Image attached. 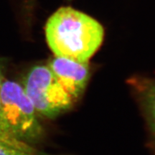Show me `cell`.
I'll return each instance as SVG.
<instances>
[{"instance_id":"6da1fadb","label":"cell","mask_w":155,"mask_h":155,"mask_svg":"<svg viewBox=\"0 0 155 155\" xmlns=\"http://www.w3.org/2000/svg\"><path fill=\"white\" fill-rule=\"evenodd\" d=\"M45 37L56 57L88 63L101 45L104 30L89 15L72 7H63L48 19Z\"/></svg>"},{"instance_id":"7a4b0ae2","label":"cell","mask_w":155,"mask_h":155,"mask_svg":"<svg viewBox=\"0 0 155 155\" xmlns=\"http://www.w3.org/2000/svg\"><path fill=\"white\" fill-rule=\"evenodd\" d=\"M0 101L4 120L15 138L29 144L42 138L43 128L22 85L5 78Z\"/></svg>"},{"instance_id":"3957f363","label":"cell","mask_w":155,"mask_h":155,"mask_svg":"<svg viewBox=\"0 0 155 155\" xmlns=\"http://www.w3.org/2000/svg\"><path fill=\"white\" fill-rule=\"evenodd\" d=\"M22 86L37 114L48 119H55L75 104L48 65L32 68Z\"/></svg>"},{"instance_id":"277c9868","label":"cell","mask_w":155,"mask_h":155,"mask_svg":"<svg viewBox=\"0 0 155 155\" xmlns=\"http://www.w3.org/2000/svg\"><path fill=\"white\" fill-rule=\"evenodd\" d=\"M48 66L58 83L76 102L84 93L90 78L88 63L55 56L50 60Z\"/></svg>"},{"instance_id":"5b68a950","label":"cell","mask_w":155,"mask_h":155,"mask_svg":"<svg viewBox=\"0 0 155 155\" xmlns=\"http://www.w3.org/2000/svg\"><path fill=\"white\" fill-rule=\"evenodd\" d=\"M130 83L139 97L155 139V80L137 77L131 78Z\"/></svg>"},{"instance_id":"8992f818","label":"cell","mask_w":155,"mask_h":155,"mask_svg":"<svg viewBox=\"0 0 155 155\" xmlns=\"http://www.w3.org/2000/svg\"><path fill=\"white\" fill-rule=\"evenodd\" d=\"M2 65L0 64V92L1 86L5 76H4V70ZM0 144L12 147V148L18 149V150L30 151L34 150V147L28 143L23 142L15 138L6 124L5 120L1 111V101H0Z\"/></svg>"},{"instance_id":"52a82bcc","label":"cell","mask_w":155,"mask_h":155,"mask_svg":"<svg viewBox=\"0 0 155 155\" xmlns=\"http://www.w3.org/2000/svg\"><path fill=\"white\" fill-rule=\"evenodd\" d=\"M0 155H51L42 153L36 149L26 151L12 148V147L0 144Z\"/></svg>"}]
</instances>
